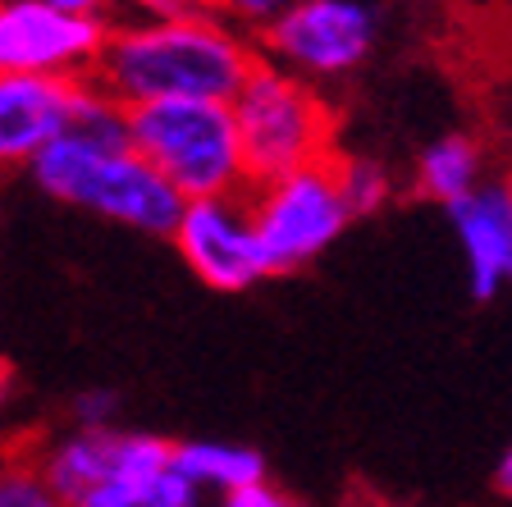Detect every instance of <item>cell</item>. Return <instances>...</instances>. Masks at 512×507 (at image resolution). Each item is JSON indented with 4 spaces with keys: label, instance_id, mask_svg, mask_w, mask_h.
<instances>
[{
    "label": "cell",
    "instance_id": "6da1fadb",
    "mask_svg": "<svg viewBox=\"0 0 512 507\" xmlns=\"http://www.w3.org/2000/svg\"><path fill=\"white\" fill-rule=\"evenodd\" d=\"M256 64V37L206 0L124 5L110 19L92 83L124 110L151 101H234Z\"/></svg>",
    "mask_w": 512,
    "mask_h": 507
},
{
    "label": "cell",
    "instance_id": "7a4b0ae2",
    "mask_svg": "<svg viewBox=\"0 0 512 507\" xmlns=\"http://www.w3.org/2000/svg\"><path fill=\"white\" fill-rule=\"evenodd\" d=\"M32 183L60 206H74L133 233L170 238L188 201L160 179L128 142V110L101 87L92 92L78 124L28 169Z\"/></svg>",
    "mask_w": 512,
    "mask_h": 507
},
{
    "label": "cell",
    "instance_id": "3957f363",
    "mask_svg": "<svg viewBox=\"0 0 512 507\" xmlns=\"http://www.w3.org/2000/svg\"><path fill=\"white\" fill-rule=\"evenodd\" d=\"M128 142L183 201L247 192L234 101H151L128 110Z\"/></svg>",
    "mask_w": 512,
    "mask_h": 507
},
{
    "label": "cell",
    "instance_id": "277c9868",
    "mask_svg": "<svg viewBox=\"0 0 512 507\" xmlns=\"http://www.w3.org/2000/svg\"><path fill=\"white\" fill-rule=\"evenodd\" d=\"M234 119L252 188L339 156V115L325 87L270 60L256 64L243 92L234 96Z\"/></svg>",
    "mask_w": 512,
    "mask_h": 507
},
{
    "label": "cell",
    "instance_id": "5b68a950",
    "mask_svg": "<svg viewBox=\"0 0 512 507\" xmlns=\"http://www.w3.org/2000/svg\"><path fill=\"white\" fill-rule=\"evenodd\" d=\"M247 197H252V220L266 247L270 275H293L302 265L320 261L352 224L334 160L256 183L247 188Z\"/></svg>",
    "mask_w": 512,
    "mask_h": 507
},
{
    "label": "cell",
    "instance_id": "8992f818",
    "mask_svg": "<svg viewBox=\"0 0 512 507\" xmlns=\"http://www.w3.org/2000/svg\"><path fill=\"white\" fill-rule=\"evenodd\" d=\"M375 42H380V14L366 0H307L302 10L256 37L261 60L316 87L352 78L371 60Z\"/></svg>",
    "mask_w": 512,
    "mask_h": 507
},
{
    "label": "cell",
    "instance_id": "52a82bcc",
    "mask_svg": "<svg viewBox=\"0 0 512 507\" xmlns=\"http://www.w3.org/2000/svg\"><path fill=\"white\" fill-rule=\"evenodd\" d=\"M170 243L179 261L215 293H247L261 279H270V261L261 247V233H256L247 192L188 201Z\"/></svg>",
    "mask_w": 512,
    "mask_h": 507
},
{
    "label": "cell",
    "instance_id": "ba28073f",
    "mask_svg": "<svg viewBox=\"0 0 512 507\" xmlns=\"http://www.w3.org/2000/svg\"><path fill=\"white\" fill-rule=\"evenodd\" d=\"M32 462L51 480V489L74 507L92 489L110 485L133 471H156V466L174 462V444L151 430H133V425H64V430L46 434L37 444H28Z\"/></svg>",
    "mask_w": 512,
    "mask_h": 507
},
{
    "label": "cell",
    "instance_id": "9c48e42d",
    "mask_svg": "<svg viewBox=\"0 0 512 507\" xmlns=\"http://www.w3.org/2000/svg\"><path fill=\"white\" fill-rule=\"evenodd\" d=\"M106 19H83L51 0H0V74L92 78Z\"/></svg>",
    "mask_w": 512,
    "mask_h": 507
},
{
    "label": "cell",
    "instance_id": "30bf717a",
    "mask_svg": "<svg viewBox=\"0 0 512 507\" xmlns=\"http://www.w3.org/2000/svg\"><path fill=\"white\" fill-rule=\"evenodd\" d=\"M92 92V78L0 74V174L37 165L78 124Z\"/></svg>",
    "mask_w": 512,
    "mask_h": 507
},
{
    "label": "cell",
    "instance_id": "8fae6325",
    "mask_svg": "<svg viewBox=\"0 0 512 507\" xmlns=\"http://www.w3.org/2000/svg\"><path fill=\"white\" fill-rule=\"evenodd\" d=\"M448 229L458 238L471 297H499V288L512 284V179H490L467 201L448 206Z\"/></svg>",
    "mask_w": 512,
    "mask_h": 507
},
{
    "label": "cell",
    "instance_id": "7c38bea8",
    "mask_svg": "<svg viewBox=\"0 0 512 507\" xmlns=\"http://www.w3.org/2000/svg\"><path fill=\"white\" fill-rule=\"evenodd\" d=\"M485 183H490V160H485L480 138H471V133H444V138L426 142L416 151L412 188L426 201H439L444 211L467 201Z\"/></svg>",
    "mask_w": 512,
    "mask_h": 507
},
{
    "label": "cell",
    "instance_id": "4fadbf2b",
    "mask_svg": "<svg viewBox=\"0 0 512 507\" xmlns=\"http://www.w3.org/2000/svg\"><path fill=\"white\" fill-rule=\"evenodd\" d=\"M174 466L202 498H229L252 485H266V457L247 444H229V439H179Z\"/></svg>",
    "mask_w": 512,
    "mask_h": 507
},
{
    "label": "cell",
    "instance_id": "5bb4252c",
    "mask_svg": "<svg viewBox=\"0 0 512 507\" xmlns=\"http://www.w3.org/2000/svg\"><path fill=\"white\" fill-rule=\"evenodd\" d=\"M74 507H206V498L170 462L156 466V471H133V476L110 480V485L92 489L87 498H78Z\"/></svg>",
    "mask_w": 512,
    "mask_h": 507
},
{
    "label": "cell",
    "instance_id": "9a60e30c",
    "mask_svg": "<svg viewBox=\"0 0 512 507\" xmlns=\"http://www.w3.org/2000/svg\"><path fill=\"white\" fill-rule=\"evenodd\" d=\"M334 174H339V188H343V201H348L352 220L384 211L389 197H394V174L375 156H348V151H339V156H334Z\"/></svg>",
    "mask_w": 512,
    "mask_h": 507
},
{
    "label": "cell",
    "instance_id": "2e32d148",
    "mask_svg": "<svg viewBox=\"0 0 512 507\" xmlns=\"http://www.w3.org/2000/svg\"><path fill=\"white\" fill-rule=\"evenodd\" d=\"M0 507H69L37 471L28 444H0Z\"/></svg>",
    "mask_w": 512,
    "mask_h": 507
},
{
    "label": "cell",
    "instance_id": "e0dca14e",
    "mask_svg": "<svg viewBox=\"0 0 512 507\" xmlns=\"http://www.w3.org/2000/svg\"><path fill=\"white\" fill-rule=\"evenodd\" d=\"M211 10H220L224 19L234 23V28H243L247 37H261V32H270L279 19H288L293 10H302L307 0H206Z\"/></svg>",
    "mask_w": 512,
    "mask_h": 507
},
{
    "label": "cell",
    "instance_id": "ac0fdd59",
    "mask_svg": "<svg viewBox=\"0 0 512 507\" xmlns=\"http://www.w3.org/2000/svg\"><path fill=\"white\" fill-rule=\"evenodd\" d=\"M69 425H87V430L119 425V398L110 389H83L69 407Z\"/></svg>",
    "mask_w": 512,
    "mask_h": 507
},
{
    "label": "cell",
    "instance_id": "d6986e66",
    "mask_svg": "<svg viewBox=\"0 0 512 507\" xmlns=\"http://www.w3.org/2000/svg\"><path fill=\"white\" fill-rule=\"evenodd\" d=\"M215 507H298V503H293L284 489H275V485L266 480V485H252V489H243V494L215 498Z\"/></svg>",
    "mask_w": 512,
    "mask_h": 507
},
{
    "label": "cell",
    "instance_id": "ffe728a7",
    "mask_svg": "<svg viewBox=\"0 0 512 507\" xmlns=\"http://www.w3.org/2000/svg\"><path fill=\"white\" fill-rule=\"evenodd\" d=\"M51 5H60L69 14H83V19H106V23L124 10V0H51Z\"/></svg>",
    "mask_w": 512,
    "mask_h": 507
},
{
    "label": "cell",
    "instance_id": "44dd1931",
    "mask_svg": "<svg viewBox=\"0 0 512 507\" xmlns=\"http://www.w3.org/2000/svg\"><path fill=\"white\" fill-rule=\"evenodd\" d=\"M10 402H14V370H10V361L0 357V416H5Z\"/></svg>",
    "mask_w": 512,
    "mask_h": 507
},
{
    "label": "cell",
    "instance_id": "7402d4cb",
    "mask_svg": "<svg viewBox=\"0 0 512 507\" xmlns=\"http://www.w3.org/2000/svg\"><path fill=\"white\" fill-rule=\"evenodd\" d=\"M494 485H499L503 498H512V448L499 457V471H494Z\"/></svg>",
    "mask_w": 512,
    "mask_h": 507
},
{
    "label": "cell",
    "instance_id": "603a6c76",
    "mask_svg": "<svg viewBox=\"0 0 512 507\" xmlns=\"http://www.w3.org/2000/svg\"><path fill=\"white\" fill-rule=\"evenodd\" d=\"M124 5H183V0H124Z\"/></svg>",
    "mask_w": 512,
    "mask_h": 507
}]
</instances>
